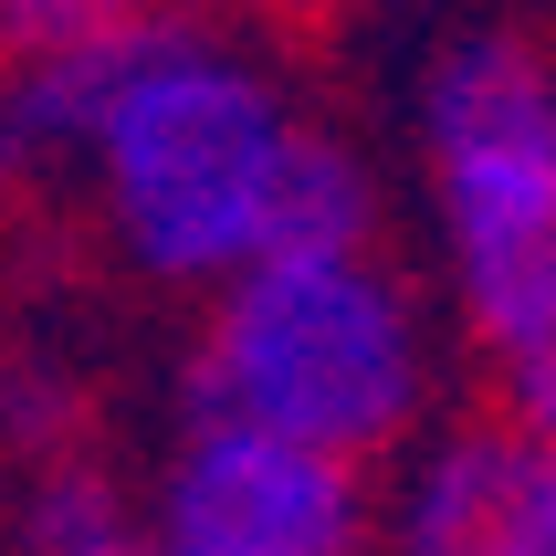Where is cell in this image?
Segmentation results:
<instances>
[{
    "mask_svg": "<svg viewBox=\"0 0 556 556\" xmlns=\"http://www.w3.org/2000/svg\"><path fill=\"white\" fill-rule=\"evenodd\" d=\"M74 189L137 283L220 294L274 252L378 242V179L252 31L137 11L85 53Z\"/></svg>",
    "mask_w": 556,
    "mask_h": 556,
    "instance_id": "6da1fadb",
    "label": "cell"
},
{
    "mask_svg": "<svg viewBox=\"0 0 556 556\" xmlns=\"http://www.w3.org/2000/svg\"><path fill=\"white\" fill-rule=\"evenodd\" d=\"M189 409L378 472L441 409V326L378 242L274 252L211 294L200 357H189Z\"/></svg>",
    "mask_w": 556,
    "mask_h": 556,
    "instance_id": "7a4b0ae2",
    "label": "cell"
},
{
    "mask_svg": "<svg viewBox=\"0 0 556 556\" xmlns=\"http://www.w3.org/2000/svg\"><path fill=\"white\" fill-rule=\"evenodd\" d=\"M420 168H431L452 315H494L556 263V53L526 31H472L420 85Z\"/></svg>",
    "mask_w": 556,
    "mask_h": 556,
    "instance_id": "3957f363",
    "label": "cell"
},
{
    "mask_svg": "<svg viewBox=\"0 0 556 556\" xmlns=\"http://www.w3.org/2000/svg\"><path fill=\"white\" fill-rule=\"evenodd\" d=\"M137 526L179 556H368L378 546V483L337 452L274 441L252 420L189 409L157 452Z\"/></svg>",
    "mask_w": 556,
    "mask_h": 556,
    "instance_id": "277c9868",
    "label": "cell"
},
{
    "mask_svg": "<svg viewBox=\"0 0 556 556\" xmlns=\"http://www.w3.org/2000/svg\"><path fill=\"white\" fill-rule=\"evenodd\" d=\"M389 556H556V452L515 420H452L409 441L378 494Z\"/></svg>",
    "mask_w": 556,
    "mask_h": 556,
    "instance_id": "5b68a950",
    "label": "cell"
},
{
    "mask_svg": "<svg viewBox=\"0 0 556 556\" xmlns=\"http://www.w3.org/2000/svg\"><path fill=\"white\" fill-rule=\"evenodd\" d=\"M463 337L483 357V378H494V420H515V431H535L556 452V263L535 283H515L494 315H472Z\"/></svg>",
    "mask_w": 556,
    "mask_h": 556,
    "instance_id": "8992f818",
    "label": "cell"
},
{
    "mask_svg": "<svg viewBox=\"0 0 556 556\" xmlns=\"http://www.w3.org/2000/svg\"><path fill=\"white\" fill-rule=\"evenodd\" d=\"M137 515L116 504V483L85 463L22 472V504H11V556H126L137 546Z\"/></svg>",
    "mask_w": 556,
    "mask_h": 556,
    "instance_id": "52a82bcc",
    "label": "cell"
},
{
    "mask_svg": "<svg viewBox=\"0 0 556 556\" xmlns=\"http://www.w3.org/2000/svg\"><path fill=\"white\" fill-rule=\"evenodd\" d=\"M148 0H0V63H31V53H85L105 42L116 22H137Z\"/></svg>",
    "mask_w": 556,
    "mask_h": 556,
    "instance_id": "ba28073f",
    "label": "cell"
},
{
    "mask_svg": "<svg viewBox=\"0 0 556 556\" xmlns=\"http://www.w3.org/2000/svg\"><path fill=\"white\" fill-rule=\"evenodd\" d=\"M126 556H179V546H157V535H137V546H126Z\"/></svg>",
    "mask_w": 556,
    "mask_h": 556,
    "instance_id": "9c48e42d",
    "label": "cell"
},
{
    "mask_svg": "<svg viewBox=\"0 0 556 556\" xmlns=\"http://www.w3.org/2000/svg\"><path fill=\"white\" fill-rule=\"evenodd\" d=\"M263 11H294V0H263Z\"/></svg>",
    "mask_w": 556,
    "mask_h": 556,
    "instance_id": "30bf717a",
    "label": "cell"
}]
</instances>
